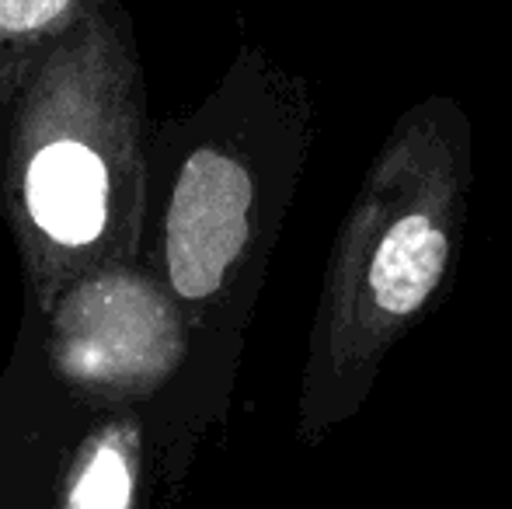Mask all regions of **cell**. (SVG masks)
<instances>
[{"instance_id":"cell-1","label":"cell","mask_w":512,"mask_h":509,"mask_svg":"<svg viewBox=\"0 0 512 509\" xmlns=\"http://www.w3.org/2000/svg\"><path fill=\"white\" fill-rule=\"evenodd\" d=\"M314 143V84L262 42H241L192 109L150 129L140 262L189 332L182 447L227 412Z\"/></svg>"},{"instance_id":"cell-2","label":"cell","mask_w":512,"mask_h":509,"mask_svg":"<svg viewBox=\"0 0 512 509\" xmlns=\"http://www.w3.org/2000/svg\"><path fill=\"white\" fill-rule=\"evenodd\" d=\"M474 126L450 95L408 105L370 157L324 262L297 394V440L321 447L370 401L391 353L460 269Z\"/></svg>"},{"instance_id":"cell-3","label":"cell","mask_w":512,"mask_h":509,"mask_svg":"<svg viewBox=\"0 0 512 509\" xmlns=\"http://www.w3.org/2000/svg\"><path fill=\"white\" fill-rule=\"evenodd\" d=\"M150 129L133 14L102 0L39 60L0 143L21 304L49 311L84 272L140 258Z\"/></svg>"},{"instance_id":"cell-4","label":"cell","mask_w":512,"mask_h":509,"mask_svg":"<svg viewBox=\"0 0 512 509\" xmlns=\"http://www.w3.org/2000/svg\"><path fill=\"white\" fill-rule=\"evenodd\" d=\"M21 307L39 321L49 374L88 419L119 405H143L150 419H161L171 447H182L189 332L140 258L84 272L49 311Z\"/></svg>"},{"instance_id":"cell-5","label":"cell","mask_w":512,"mask_h":509,"mask_svg":"<svg viewBox=\"0 0 512 509\" xmlns=\"http://www.w3.org/2000/svg\"><path fill=\"white\" fill-rule=\"evenodd\" d=\"M150 408L119 405L84 426L67 468L63 509H129L136 496Z\"/></svg>"},{"instance_id":"cell-6","label":"cell","mask_w":512,"mask_h":509,"mask_svg":"<svg viewBox=\"0 0 512 509\" xmlns=\"http://www.w3.org/2000/svg\"><path fill=\"white\" fill-rule=\"evenodd\" d=\"M102 0H0V143L39 60Z\"/></svg>"}]
</instances>
